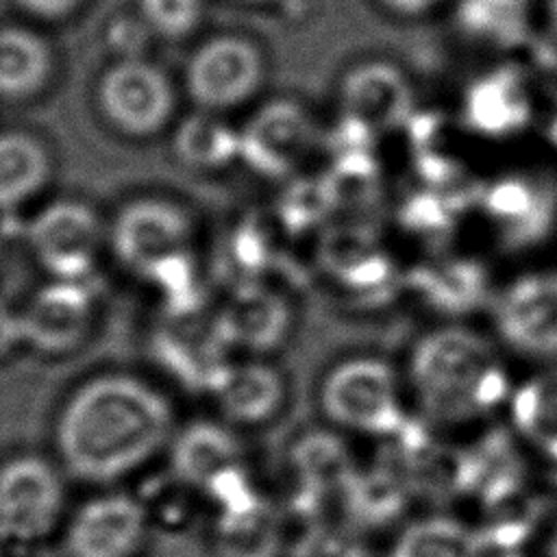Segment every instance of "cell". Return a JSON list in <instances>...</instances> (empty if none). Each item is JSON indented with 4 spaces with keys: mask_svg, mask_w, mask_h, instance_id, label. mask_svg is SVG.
Wrapping results in <instances>:
<instances>
[{
    "mask_svg": "<svg viewBox=\"0 0 557 557\" xmlns=\"http://www.w3.org/2000/svg\"><path fill=\"white\" fill-rule=\"evenodd\" d=\"M400 370L416 418L437 431L505 416L518 381L511 355L487 324L472 320H433L411 342Z\"/></svg>",
    "mask_w": 557,
    "mask_h": 557,
    "instance_id": "obj_1",
    "label": "cell"
},
{
    "mask_svg": "<svg viewBox=\"0 0 557 557\" xmlns=\"http://www.w3.org/2000/svg\"><path fill=\"white\" fill-rule=\"evenodd\" d=\"M168 398L146 381L104 374L81 385L59 413L54 440L65 470L111 483L146 466L172 437Z\"/></svg>",
    "mask_w": 557,
    "mask_h": 557,
    "instance_id": "obj_2",
    "label": "cell"
},
{
    "mask_svg": "<svg viewBox=\"0 0 557 557\" xmlns=\"http://www.w3.org/2000/svg\"><path fill=\"white\" fill-rule=\"evenodd\" d=\"M466 248L490 263H533L557 244V168L513 157L479 174L466 198Z\"/></svg>",
    "mask_w": 557,
    "mask_h": 557,
    "instance_id": "obj_3",
    "label": "cell"
},
{
    "mask_svg": "<svg viewBox=\"0 0 557 557\" xmlns=\"http://www.w3.org/2000/svg\"><path fill=\"white\" fill-rule=\"evenodd\" d=\"M529 61L483 59L459 81L446 113L468 148L511 154L537 135L546 137L553 107L542 74Z\"/></svg>",
    "mask_w": 557,
    "mask_h": 557,
    "instance_id": "obj_4",
    "label": "cell"
},
{
    "mask_svg": "<svg viewBox=\"0 0 557 557\" xmlns=\"http://www.w3.org/2000/svg\"><path fill=\"white\" fill-rule=\"evenodd\" d=\"M320 403L326 418L348 431L396 437L409 424L403 370L379 357H350L324 379Z\"/></svg>",
    "mask_w": 557,
    "mask_h": 557,
    "instance_id": "obj_5",
    "label": "cell"
},
{
    "mask_svg": "<svg viewBox=\"0 0 557 557\" xmlns=\"http://www.w3.org/2000/svg\"><path fill=\"white\" fill-rule=\"evenodd\" d=\"M487 329L527 368L557 361V268H520L496 287Z\"/></svg>",
    "mask_w": 557,
    "mask_h": 557,
    "instance_id": "obj_6",
    "label": "cell"
},
{
    "mask_svg": "<svg viewBox=\"0 0 557 557\" xmlns=\"http://www.w3.org/2000/svg\"><path fill=\"white\" fill-rule=\"evenodd\" d=\"M191 228L187 215L161 198L128 202L115 218L111 244L117 259L133 272L172 287L189 270Z\"/></svg>",
    "mask_w": 557,
    "mask_h": 557,
    "instance_id": "obj_7",
    "label": "cell"
},
{
    "mask_svg": "<svg viewBox=\"0 0 557 557\" xmlns=\"http://www.w3.org/2000/svg\"><path fill=\"white\" fill-rule=\"evenodd\" d=\"M61 472L37 455H17L0 466V537L4 544H37L65 516Z\"/></svg>",
    "mask_w": 557,
    "mask_h": 557,
    "instance_id": "obj_8",
    "label": "cell"
},
{
    "mask_svg": "<svg viewBox=\"0 0 557 557\" xmlns=\"http://www.w3.org/2000/svg\"><path fill=\"white\" fill-rule=\"evenodd\" d=\"M174 479L209 496L218 507L235 503L255 490L248 483L237 437L215 422H191L172 440Z\"/></svg>",
    "mask_w": 557,
    "mask_h": 557,
    "instance_id": "obj_9",
    "label": "cell"
},
{
    "mask_svg": "<svg viewBox=\"0 0 557 557\" xmlns=\"http://www.w3.org/2000/svg\"><path fill=\"white\" fill-rule=\"evenodd\" d=\"M444 13L455 41L476 61L524 57L540 35L542 0H450Z\"/></svg>",
    "mask_w": 557,
    "mask_h": 557,
    "instance_id": "obj_10",
    "label": "cell"
},
{
    "mask_svg": "<svg viewBox=\"0 0 557 557\" xmlns=\"http://www.w3.org/2000/svg\"><path fill=\"white\" fill-rule=\"evenodd\" d=\"M159 359L187 385L213 392L226 368L231 342L220 313L205 315L196 305L172 307L154 335Z\"/></svg>",
    "mask_w": 557,
    "mask_h": 557,
    "instance_id": "obj_11",
    "label": "cell"
},
{
    "mask_svg": "<svg viewBox=\"0 0 557 557\" xmlns=\"http://www.w3.org/2000/svg\"><path fill=\"white\" fill-rule=\"evenodd\" d=\"M418 102L405 72L389 61H363L346 72L339 85L342 120L374 139L400 133Z\"/></svg>",
    "mask_w": 557,
    "mask_h": 557,
    "instance_id": "obj_12",
    "label": "cell"
},
{
    "mask_svg": "<svg viewBox=\"0 0 557 557\" xmlns=\"http://www.w3.org/2000/svg\"><path fill=\"white\" fill-rule=\"evenodd\" d=\"M150 529L141 498L113 492L83 503L67 520L63 548L67 557H135Z\"/></svg>",
    "mask_w": 557,
    "mask_h": 557,
    "instance_id": "obj_13",
    "label": "cell"
},
{
    "mask_svg": "<svg viewBox=\"0 0 557 557\" xmlns=\"http://www.w3.org/2000/svg\"><path fill=\"white\" fill-rule=\"evenodd\" d=\"M98 104L120 133L146 137L165 126L174 96L159 67L144 59H120L98 83Z\"/></svg>",
    "mask_w": 557,
    "mask_h": 557,
    "instance_id": "obj_14",
    "label": "cell"
},
{
    "mask_svg": "<svg viewBox=\"0 0 557 557\" xmlns=\"http://www.w3.org/2000/svg\"><path fill=\"white\" fill-rule=\"evenodd\" d=\"M263 78L259 48L235 35L205 41L187 63V91L205 111H222L248 100Z\"/></svg>",
    "mask_w": 557,
    "mask_h": 557,
    "instance_id": "obj_15",
    "label": "cell"
},
{
    "mask_svg": "<svg viewBox=\"0 0 557 557\" xmlns=\"http://www.w3.org/2000/svg\"><path fill=\"white\" fill-rule=\"evenodd\" d=\"M28 244L54 278L83 281L100 252L102 224L87 205L59 200L33 220Z\"/></svg>",
    "mask_w": 557,
    "mask_h": 557,
    "instance_id": "obj_16",
    "label": "cell"
},
{
    "mask_svg": "<svg viewBox=\"0 0 557 557\" xmlns=\"http://www.w3.org/2000/svg\"><path fill=\"white\" fill-rule=\"evenodd\" d=\"M315 128L307 111L292 100L263 104L239 133V157L257 174H292L311 152Z\"/></svg>",
    "mask_w": 557,
    "mask_h": 557,
    "instance_id": "obj_17",
    "label": "cell"
},
{
    "mask_svg": "<svg viewBox=\"0 0 557 557\" xmlns=\"http://www.w3.org/2000/svg\"><path fill=\"white\" fill-rule=\"evenodd\" d=\"M89 294L81 281L41 287L20 313L22 342L41 352L59 355L76 348L89 329Z\"/></svg>",
    "mask_w": 557,
    "mask_h": 557,
    "instance_id": "obj_18",
    "label": "cell"
},
{
    "mask_svg": "<svg viewBox=\"0 0 557 557\" xmlns=\"http://www.w3.org/2000/svg\"><path fill=\"white\" fill-rule=\"evenodd\" d=\"M505 418L524 444L557 466V361L518 374Z\"/></svg>",
    "mask_w": 557,
    "mask_h": 557,
    "instance_id": "obj_19",
    "label": "cell"
},
{
    "mask_svg": "<svg viewBox=\"0 0 557 557\" xmlns=\"http://www.w3.org/2000/svg\"><path fill=\"white\" fill-rule=\"evenodd\" d=\"M283 522L270 500L257 492L220 507L213 533L215 557H278Z\"/></svg>",
    "mask_w": 557,
    "mask_h": 557,
    "instance_id": "obj_20",
    "label": "cell"
},
{
    "mask_svg": "<svg viewBox=\"0 0 557 557\" xmlns=\"http://www.w3.org/2000/svg\"><path fill=\"white\" fill-rule=\"evenodd\" d=\"M220 320L231 346L263 352L278 346L285 337L289 309L272 289L246 283L235 289L228 305L220 311Z\"/></svg>",
    "mask_w": 557,
    "mask_h": 557,
    "instance_id": "obj_21",
    "label": "cell"
},
{
    "mask_svg": "<svg viewBox=\"0 0 557 557\" xmlns=\"http://www.w3.org/2000/svg\"><path fill=\"white\" fill-rule=\"evenodd\" d=\"M226 418L239 424L270 420L283 400V381L265 363H231L211 392Z\"/></svg>",
    "mask_w": 557,
    "mask_h": 557,
    "instance_id": "obj_22",
    "label": "cell"
},
{
    "mask_svg": "<svg viewBox=\"0 0 557 557\" xmlns=\"http://www.w3.org/2000/svg\"><path fill=\"white\" fill-rule=\"evenodd\" d=\"M52 67L46 41L15 26H0V96L30 98L44 89Z\"/></svg>",
    "mask_w": 557,
    "mask_h": 557,
    "instance_id": "obj_23",
    "label": "cell"
},
{
    "mask_svg": "<svg viewBox=\"0 0 557 557\" xmlns=\"http://www.w3.org/2000/svg\"><path fill=\"white\" fill-rule=\"evenodd\" d=\"M50 157L28 133H0V209H13L35 196L48 181Z\"/></svg>",
    "mask_w": 557,
    "mask_h": 557,
    "instance_id": "obj_24",
    "label": "cell"
},
{
    "mask_svg": "<svg viewBox=\"0 0 557 557\" xmlns=\"http://www.w3.org/2000/svg\"><path fill=\"white\" fill-rule=\"evenodd\" d=\"M292 466L302 487L313 496H344L357 474L346 446L329 433H311L294 444Z\"/></svg>",
    "mask_w": 557,
    "mask_h": 557,
    "instance_id": "obj_25",
    "label": "cell"
},
{
    "mask_svg": "<svg viewBox=\"0 0 557 557\" xmlns=\"http://www.w3.org/2000/svg\"><path fill=\"white\" fill-rule=\"evenodd\" d=\"M174 154L187 168L215 170L239 157V133L211 111H202L176 128Z\"/></svg>",
    "mask_w": 557,
    "mask_h": 557,
    "instance_id": "obj_26",
    "label": "cell"
},
{
    "mask_svg": "<svg viewBox=\"0 0 557 557\" xmlns=\"http://www.w3.org/2000/svg\"><path fill=\"white\" fill-rule=\"evenodd\" d=\"M479 537L474 531L450 518H426L407 527L392 550V557H476Z\"/></svg>",
    "mask_w": 557,
    "mask_h": 557,
    "instance_id": "obj_27",
    "label": "cell"
},
{
    "mask_svg": "<svg viewBox=\"0 0 557 557\" xmlns=\"http://www.w3.org/2000/svg\"><path fill=\"white\" fill-rule=\"evenodd\" d=\"M202 0H139L141 22L165 39H181L202 20Z\"/></svg>",
    "mask_w": 557,
    "mask_h": 557,
    "instance_id": "obj_28",
    "label": "cell"
},
{
    "mask_svg": "<svg viewBox=\"0 0 557 557\" xmlns=\"http://www.w3.org/2000/svg\"><path fill=\"white\" fill-rule=\"evenodd\" d=\"M387 15L405 22H422L444 13L450 0H374Z\"/></svg>",
    "mask_w": 557,
    "mask_h": 557,
    "instance_id": "obj_29",
    "label": "cell"
},
{
    "mask_svg": "<svg viewBox=\"0 0 557 557\" xmlns=\"http://www.w3.org/2000/svg\"><path fill=\"white\" fill-rule=\"evenodd\" d=\"M146 30H150L141 20H122L111 28V46L120 59H139L146 46Z\"/></svg>",
    "mask_w": 557,
    "mask_h": 557,
    "instance_id": "obj_30",
    "label": "cell"
},
{
    "mask_svg": "<svg viewBox=\"0 0 557 557\" xmlns=\"http://www.w3.org/2000/svg\"><path fill=\"white\" fill-rule=\"evenodd\" d=\"M26 13L39 20H61L70 15L81 0H15Z\"/></svg>",
    "mask_w": 557,
    "mask_h": 557,
    "instance_id": "obj_31",
    "label": "cell"
},
{
    "mask_svg": "<svg viewBox=\"0 0 557 557\" xmlns=\"http://www.w3.org/2000/svg\"><path fill=\"white\" fill-rule=\"evenodd\" d=\"M20 342H22L20 313H13L4 302H0V357H4Z\"/></svg>",
    "mask_w": 557,
    "mask_h": 557,
    "instance_id": "obj_32",
    "label": "cell"
},
{
    "mask_svg": "<svg viewBox=\"0 0 557 557\" xmlns=\"http://www.w3.org/2000/svg\"><path fill=\"white\" fill-rule=\"evenodd\" d=\"M546 139H550L557 148V109H553V113H550V120L546 126Z\"/></svg>",
    "mask_w": 557,
    "mask_h": 557,
    "instance_id": "obj_33",
    "label": "cell"
},
{
    "mask_svg": "<svg viewBox=\"0 0 557 557\" xmlns=\"http://www.w3.org/2000/svg\"><path fill=\"white\" fill-rule=\"evenodd\" d=\"M546 557H557V527L553 529L550 537H548V550H546Z\"/></svg>",
    "mask_w": 557,
    "mask_h": 557,
    "instance_id": "obj_34",
    "label": "cell"
},
{
    "mask_svg": "<svg viewBox=\"0 0 557 557\" xmlns=\"http://www.w3.org/2000/svg\"><path fill=\"white\" fill-rule=\"evenodd\" d=\"M239 2H248V4H270V2H281V0H239Z\"/></svg>",
    "mask_w": 557,
    "mask_h": 557,
    "instance_id": "obj_35",
    "label": "cell"
},
{
    "mask_svg": "<svg viewBox=\"0 0 557 557\" xmlns=\"http://www.w3.org/2000/svg\"><path fill=\"white\" fill-rule=\"evenodd\" d=\"M500 557H518V555H511V550H509V553H503Z\"/></svg>",
    "mask_w": 557,
    "mask_h": 557,
    "instance_id": "obj_36",
    "label": "cell"
},
{
    "mask_svg": "<svg viewBox=\"0 0 557 557\" xmlns=\"http://www.w3.org/2000/svg\"><path fill=\"white\" fill-rule=\"evenodd\" d=\"M2 544H4V542H2V537H0V550H2Z\"/></svg>",
    "mask_w": 557,
    "mask_h": 557,
    "instance_id": "obj_37",
    "label": "cell"
}]
</instances>
